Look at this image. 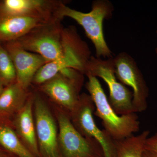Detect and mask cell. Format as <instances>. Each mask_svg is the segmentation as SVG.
Returning <instances> with one entry per match:
<instances>
[{
    "label": "cell",
    "mask_w": 157,
    "mask_h": 157,
    "mask_svg": "<svg viewBox=\"0 0 157 157\" xmlns=\"http://www.w3.org/2000/svg\"><path fill=\"white\" fill-rule=\"evenodd\" d=\"M56 18L0 15V43L16 41L37 27Z\"/></svg>",
    "instance_id": "4fadbf2b"
},
{
    "label": "cell",
    "mask_w": 157,
    "mask_h": 157,
    "mask_svg": "<svg viewBox=\"0 0 157 157\" xmlns=\"http://www.w3.org/2000/svg\"><path fill=\"white\" fill-rule=\"evenodd\" d=\"M26 91L17 82L6 86L0 95V112H10L23 107L27 98Z\"/></svg>",
    "instance_id": "2e32d148"
},
{
    "label": "cell",
    "mask_w": 157,
    "mask_h": 157,
    "mask_svg": "<svg viewBox=\"0 0 157 157\" xmlns=\"http://www.w3.org/2000/svg\"><path fill=\"white\" fill-rule=\"evenodd\" d=\"M4 86L5 85H4V83L0 78V95H1V94H2L3 90H4V89H5Z\"/></svg>",
    "instance_id": "44dd1931"
},
{
    "label": "cell",
    "mask_w": 157,
    "mask_h": 157,
    "mask_svg": "<svg viewBox=\"0 0 157 157\" xmlns=\"http://www.w3.org/2000/svg\"><path fill=\"white\" fill-rule=\"evenodd\" d=\"M64 52L63 56L48 62L45 68L51 76H55L67 68H73L84 74L85 68L91 57L86 43L80 39L73 27L64 29L63 33Z\"/></svg>",
    "instance_id": "9c48e42d"
},
{
    "label": "cell",
    "mask_w": 157,
    "mask_h": 157,
    "mask_svg": "<svg viewBox=\"0 0 157 157\" xmlns=\"http://www.w3.org/2000/svg\"><path fill=\"white\" fill-rule=\"evenodd\" d=\"M0 157H5L4 156V155L1 154V153H0Z\"/></svg>",
    "instance_id": "7402d4cb"
},
{
    "label": "cell",
    "mask_w": 157,
    "mask_h": 157,
    "mask_svg": "<svg viewBox=\"0 0 157 157\" xmlns=\"http://www.w3.org/2000/svg\"><path fill=\"white\" fill-rule=\"evenodd\" d=\"M155 52H156V54H157V48H156V49H155Z\"/></svg>",
    "instance_id": "603a6c76"
},
{
    "label": "cell",
    "mask_w": 157,
    "mask_h": 157,
    "mask_svg": "<svg viewBox=\"0 0 157 157\" xmlns=\"http://www.w3.org/2000/svg\"><path fill=\"white\" fill-rule=\"evenodd\" d=\"M66 3L63 2L61 4L57 11L56 17L61 20L64 17H70L82 26L86 35L94 45L97 58H112V52L104 39L103 25L104 19L112 17L114 10L112 3L107 0L94 1L91 11L88 13L71 9Z\"/></svg>",
    "instance_id": "6da1fadb"
},
{
    "label": "cell",
    "mask_w": 157,
    "mask_h": 157,
    "mask_svg": "<svg viewBox=\"0 0 157 157\" xmlns=\"http://www.w3.org/2000/svg\"><path fill=\"white\" fill-rule=\"evenodd\" d=\"M84 74L100 77L107 83L109 90L108 101L117 114L135 113L132 104L133 93L124 85L117 81L113 58L103 60L91 56L86 65Z\"/></svg>",
    "instance_id": "3957f363"
},
{
    "label": "cell",
    "mask_w": 157,
    "mask_h": 157,
    "mask_svg": "<svg viewBox=\"0 0 157 157\" xmlns=\"http://www.w3.org/2000/svg\"><path fill=\"white\" fill-rule=\"evenodd\" d=\"M116 76L121 83L133 90L132 104L134 112H141L147 107L149 90L143 75L134 59L125 52L113 58Z\"/></svg>",
    "instance_id": "ba28073f"
},
{
    "label": "cell",
    "mask_w": 157,
    "mask_h": 157,
    "mask_svg": "<svg viewBox=\"0 0 157 157\" xmlns=\"http://www.w3.org/2000/svg\"><path fill=\"white\" fill-rule=\"evenodd\" d=\"M0 78L6 86L17 82L15 67L10 55L0 43Z\"/></svg>",
    "instance_id": "ac0fdd59"
},
{
    "label": "cell",
    "mask_w": 157,
    "mask_h": 157,
    "mask_svg": "<svg viewBox=\"0 0 157 157\" xmlns=\"http://www.w3.org/2000/svg\"><path fill=\"white\" fill-rule=\"evenodd\" d=\"M59 145L62 157H104L103 149L98 141L82 135L70 116L59 113Z\"/></svg>",
    "instance_id": "5b68a950"
},
{
    "label": "cell",
    "mask_w": 157,
    "mask_h": 157,
    "mask_svg": "<svg viewBox=\"0 0 157 157\" xmlns=\"http://www.w3.org/2000/svg\"><path fill=\"white\" fill-rule=\"evenodd\" d=\"M86 89L95 107V114L102 121L104 130L114 140H120L139 131L140 121L135 113L117 114L110 106L104 90L97 77L88 76Z\"/></svg>",
    "instance_id": "7a4b0ae2"
},
{
    "label": "cell",
    "mask_w": 157,
    "mask_h": 157,
    "mask_svg": "<svg viewBox=\"0 0 157 157\" xmlns=\"http://www.w3.org/2000/svg\"><path fill=\"white\" fill-rule=\"evenodd\" d=\"M33 99L25 102L17 115L16 125L18 132L27 144L29 150L36 157H40L33 117Z\"/></svg>",
    "instance_id": "5bb4252c"
},
{
    "label": "cell",
    "mask_w": 157,
    "mask_h": 157,
    "mask_svg": "<svg viewBox=\"0 0 157 157\" xmlns=\"http://www.w3.org/2000/svg\"><path fill=\"white\" fill-rule=\"evenodd\" d=\"M15 67L17 82L25 89H27L37 71L48 61L37 54L28 51L16 41L4 43Z\"/></svg>",
    "instance_id": "8fae6325"
},
{
    "label": "cell",
    "mask_w": 157,
    "mask_h": 157,
    "mask_svg": "<svg viewBox=\"0 0 157 157\" xmlns=\"http://www.w3.org/2000/svg\"><path fill=\"white\" fill-rule=\"evenodd\" d=\"M0 144L18 157H36L20 141L15 132L9 127H0Z\"/></svg>",
    "instance_id": "e0dca14e"
},
{
    "label": "cell",
    "mask_w": 157,
    "mask_h": 157,
    "mask_svg": "<svg viewBox=\"0 0 157 157\" xmlns=\"http://www.w3.org/2000/svg\"><path fill=\"white\" fill-rule=\"evenodd\" d=\"M62 20L56 18L34 29L16 40L25 49L41 56L48 62L63 56Z\"/></svg>",
    "instance_id": "277c9868"
},
{
    "label": "cell",
    "mask_w": 157,
    "mask_h": 157,
    "mask_svg": "<svg viewBox=\"0 0 157 157\" xmlns=\"http://www.w3.org/2000/svg\"><path fill=\"white\" fill-rule=\"evenodd\" d=\"M36 130L41 157H62L58 143L57 131L52 115L40 96L34 99Z\"/></svg>",
    "instance_id": "30bf717a"
},
{
    "label": "cell",
    "mask_w": 157,
    "mask_h": 157,
    "mask_svg": "<svg viewBox=\"0 0 157 157\" xmlns=\"http://www.w3.org/2000/svg\"><path fill=\"white\" fill-rule=\"evenodd\" d=\"M63 2L56 0H4L0 1V15L58 18L57 11Z\"/></svg>",
    "instance_id": "7c38bea8"
},
{
    "label": "cell",
    "mask_w": 157,
    "mask_h": 157,
    "mask_svg": "<svg viewBox=\"0 0 157 157\" xmlns=\"http://www.w3.org/2000/svg\"><path fill=\"white\" fill-rule=\"evenodd\" d=\"M149 133L148 131H144L137 136L115 140V157H142Z\"/></svg>",
    "instance_id": "9a60e30c"
},
{
    "label": "cell",
    "mask_w": 157,
    "mask_h": 157,
    "mask_svg": "<svg viewBox=\"0 0 157 157\" xmlns=\"http://www.w3.org/2000/svg\"><path fill=\"white\" fill-rule=\"evenodd\" d=\"M83 75L73 68H67L39 86L40 89L71 113L79 102L78 92L83 82Z\"/></svg>",
    "instance_id": "8992f818"
},
{
    "label": "cell",
    "mask_w": 157,
    "mask_h": 157,
    "mask_svg": "<svg viewBox=\"0 0 157 157\" xmlns=\"http://www.w3.org/2000/svg\"><path fill=\"white\" fill-rule=\"evenodd\" d=\"M142 157H157V154L152 152L145 150L142 155Z\"/></svg>",
    "instance_id": "ffe728a7"
},
{
    "label": "cell",
    "mask_w": 157,
    "mask_h": 157,
    "mask_svg": "<svg viewBox=\"0 0 157 157\" xmlns=\"http://www.w3.org/2000/svg\"><path fill=\"white\" fill-rule=\"evenodd\" d=\"M95 109L94 104L90 95H82L76 108L71 113L72 122L84 137L93 138L99 142L103 149L104 157H115V140L96 124L93 117Z\"/></svg>",
    "instance_id": "52a82bcc"
},
{
    "label": "cell",
    "mask_w": 157,
    "mask_h": 157,
    "mask_svg": "<svg viewBox=\"0 0 157 157\" xmlns=\"http://www.w3.org/2000/svg\"><path fill=\"white\" fill-rule=\"evenodd\" d=\"M145 149L157 154V133L147 139Z\"/></svg>",
    "instance_id": "d6986e66"
}]
</instances>
